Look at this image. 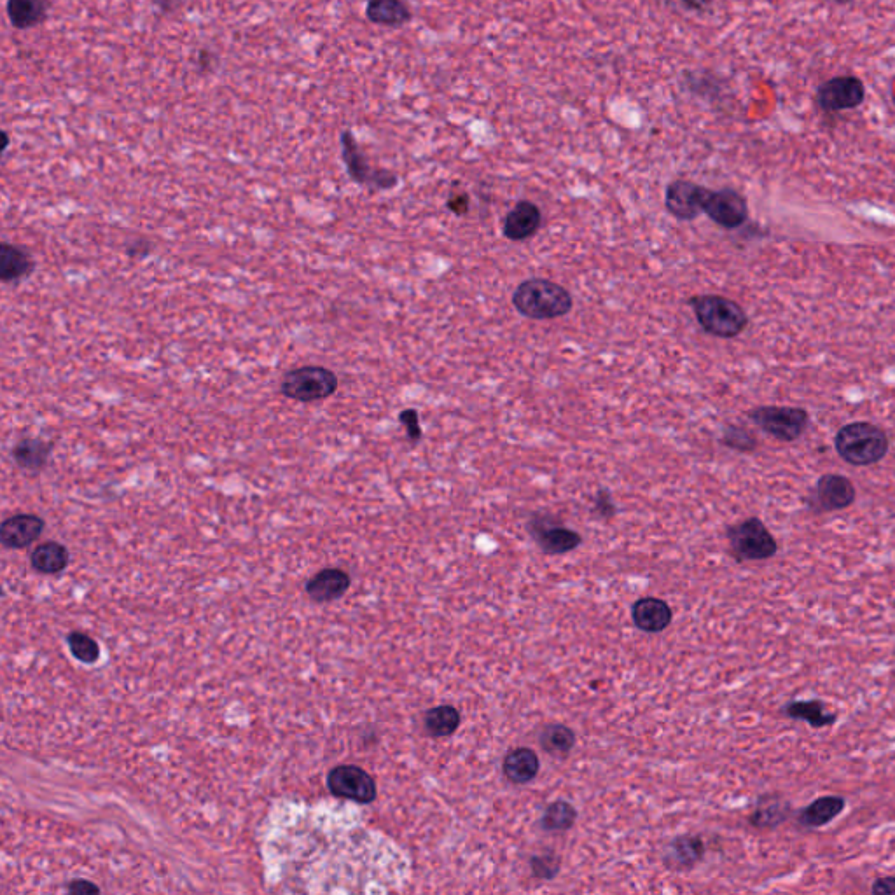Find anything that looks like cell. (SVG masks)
Instances as JSON below:
<instances>
[{
  "instance_id": "obj_35",
  "label": "cell",
  "mask_w": 895,
  "mask_h": 895,
  "mask_svg": "<svg viewBox=\"0 0 895 895\" xmlns=\"http://www.w3.org/2000/svg\"><path fill=\"white\" fill-rule=\"evenodd\" d=\"M595 513L602 518H612L616 514V506L612 500L611 493L607 490H600L595 497Z\"/></svg>"
},
{
  "instance_id": "obj_20",
  "label": "cell",
  "mask_w": 895,
  "mask_h": 895,
  "mask_svg": "<svg viewBox=\"0 0 895 895\" xmlns=\"http://www.w3.org/2000/svg\"><path fill=\"white\" fill-rule=\"evenodd\" d=\"M633 621L642 632L660 633L672 623V609L660 598H642L632 609Z\"/></svg>"
},
{
  "instance_id": "obj_31",
  "label": "cell",
  "mask_w": 895,
  "mask_h": 895,
  "mask_svg": "<svg viewBox=\"0 0 895 895\" xmlns=\"http://www.w3.org/2000/svg\"><path fill=\"white\" fill-rule=\"evenodd\" d=\"M67 642L72 656L84 665H95L100 658V646L97 640L86 633L72 632L67 637Z\"/></svg>"
},
{
  "instance_id": "obj_22",
  "label": "cell",
  "mask_w": 895,
  "mask_h": 895,
  "mask_svg": "<svg viewBox=\"0 0 895 895\" xmlns=\"http://www.w3.org/2000/svg\"><path fill=\"white\" fill-rule=\"evenodd\" d=\"M366 18L378 27H404L413 20L410 6L404 0H368Z\"/></svg>"
},
{
  "instance_id": "obj_43",
  "label": "cell",
  "mask_w": 895,
  "mask_h": 895,
  "mask_svg": "<svg viewBox=\"0 0 895 895\" xmlns=\"http://www.w3.org/2000/svg\"><path fill=\"white\" fill-rule=\"evenodd\" d=\"M836 2H848V0H836Z\"/></svg>"
},
{
  "instance_id": "obj_15",
  "label": "cell",
  "mask_w": 895,
  "mask_h": 895,
  "mask_svg": "<svg viewBox=\"0 0 895 895\" xmlns=\"http://www.w3.org/2000/svg\"><path fill=\"white\" fill-rule=\"evenodd\" d=\"M541 209L534 202L521 200L516 203L504 221V236L511 242H525L528 238L537 235L541 228Z\"/></svg>"
},
{
  "instance_id": "obj_38",
  "label": "cell",
  "mask_w": 895,
  "mask_h": 895,
  "mask_svg": "<svg viewBox=\"0 0 895 895\" xmlns=\"http://www.w3.org/2000/svg\"><path fill=\"white\" fill-rule=\"evenodd\" d=\"M70 894H98L100 887L90 880H74L67 885Z\"/></svg>"
},
{
  "instance_id": "obj_32",
  "label": "cell",
  "mask_w": 895,
  "mask_h": 895,
  "mask_svg": "<svg viewBox=\"0 0 895 895\" xmlns=\"http://www.w3.org/2000/svg\"><path fill=\"white\" fill-rule=\"evenodd\" d=\"M721 445L728 446L729 450L740 451V453H752L757 448V439L752 432L743 429L740 425H728L722 431Z\"/></svg>"
},
{
  "instance_id": "obj_21",
  "label": "cell",
  "mask_w": 895,
  "mask_h": 895,
  "mask_svg": "<svg viewBox=\"0 0 895 895\" xmlns=\"http://www.w3.org/2000/svg\"><path fill=\"white\" fill-rule=\"evenodd\" d=\"M792 815V806L787 799L775 794H764L757 799L754 812L750 813V826L757 829H775L782 826Z\"/></svg>"
},
{
  "instance_id": "obj_17",
  "label": "cell",
  "mask_w": 895,
  "mask_h": 895,
  "mask_svg": "<svg viewBox=\"0 0 895 895\" xmlns=\"http://www.w3.org/2000/svg\"><path fill=\"white\" fill-rule=\"evenodd\" d=\"M350 583L352 581L345 570L331 567V569L320 570L312 579H308L305 590L313 602L327 604V602H334V600L343 597L350 588Z\"/></svg>"
},
{
  "instance_id": "obj_26",
  "label": "cell",
  "mask_w": 895,
  "mask_h": 895,
  "mask_svg": "<svg viewBox=\"0 0 895 895\" xmlns=\"http://www.w3.org/2000/svg\"><path fill=\"white\" fill-rule=\"evenodd\" d=\"M539 757L534 750L527 747L514 749L504 759V773L513 784H528L539 773Z\"/></svg>"
},
{
  "instance_id": "obj_19",
  "label": "cell",
  "mask_w": 895,
  "mask_h": 895,
  "mask_svg": "<svg viewBox=\"0 0 895 895\" xmlns=\"http://www.w3.org/2000/svg\"><path fill=\"white\" fill-rule=\"evenodd\" d=\"M847 801L843 796H822L812 801L810 805H806L803 810H799L798 822L799 826L806 829H820L826 827L838 819L841 813L845 812Z\"/></svg>"
},
{
  "instance_id": "obj_11",
  "label": "cell",
  "mask_w": 895,
  "mask_h": 895,
  "mask_svg": "<svg viewBox=\"0 0 895 895\" xmlns=\"http://www.w3.org/2000/svg\"><path fill=\"white\" fill-rule=\"evenodd\" d=\"M528 532L532 534L535 542L539 544V548L548 553V555H563L569 553L581 544V535L570 530V528L562 527L558 521L553 520L551 516H534L528 523Z\"/></svg>"
},
{
  "instance_id": "obj_9",
  "label": "cell",
  "mask_w": 895,
  "mask_h": 895,
  "mask_svg": "<svg viewBox=\"0 0 895 895\" xmlns=\"http://www.w3.org/2000/svg\"><path fill=\"white\" fill-rule=\"evenodd\" d=\"M703 214H707L721 228H742L749 219V205L735 189H721V191L708 189Z\"/></svg>"
},
{
  "instance_id": "obj_3",
  "label": "cell",
  "mask_w": 895,
  "mask_h": 895,
  "mask_svg": "<svg viewBox=\"0 0 895 895\" xmlns=\"http://www.w3.org/2000/svg\"><path fill=\"white\" fill-rule=\"evenodd\" d=\"M689 306L701 329L715 338L733 340L749 326V315L733 299L703 294L689 299Z\"/></svg>"
},
{
  "instance_id": "obj_10",
  "label": "cell",
  "mask_w": 895,
  "mask_h": 895,
  "mask_svg": "<svg viewBox=\"0 0 895 895\" xmlns=\"http://www.w3.org/2000/svg\"><path fill=\"white\" fill-rule=\"evenodd\" d=\"M855 497L854 483L847 476L824 474L815 485L810 507L817 513H834L852 506Z\"/></svg>"
},
{
  "instance_id": "obj_36",
  "label": "cell",
  "mask_w": 895,
  "mask_h": 895,
  "mask_svg": "<svg viewBox=\"0 0 895 895\" xmlns=\"http://www.w3.org/2000/svg\"><path fill=\"white\" fill-rule=\"evenodd\" d=\"M125 252L135 259H144L153 252V243L146 238H135L132 242H126Z\"/></svg>"
},
{
  "instance_id": "obj_13",
  "label": "cell",
  "mask_w": 895,
  "mask_h": 895,
  "mask_svg": "<svg viewBox=\"0 0 895 895\" xmlns=\"http://www.w3.org/2000/svg\"><path fill=\"white\" fill-rule=\"evenodd\" d=\"M708 189L700 184L677 179L668 184L665 191V207L679 221H693L703 214V205L707 200Z\"/></svg>"
},
{
  "instance_id": "obj_39",
  "label": "cell",
  "mask_w": 895,
  "mask_h": 895,
  "mask_svg": "<svg viewBox=\"0 0 895 895\" xmlns=\"http://www.w3.org/2000/svg\"><path fill=\"white\" fill-rule=\"evenodd\" d=\"M196 65L202 72H212L217 67V56L209 49H202L196 56Z\"/></svg>"
},
{
  "instance_id": "obj_34",
  "label": "cell",
  "mask_w": 895,
  "mask_h": 895,
  "mask_svg": "<svg viewBox=\"0 0 895 895\" xmlns=\"http://www.w3.org/2000/svg\"><path fill=\"white\" fill-rule=\"evenodd\" d=\"M558 869H560V861L556 855H539L532 859V871L541 880L553 878L558 873Z\"/></svg>"
},
{
  "instance_id": "obj_30",
  "label": "cell",
  "mask_w": 895,
  "mask_h": 895,
  "mask_svg": "<svg viewBox=\"0 0 895 895\" xmlns=\"http://www.w3.org/2000/svg\"><path fill=\"white\" fill-rule=\"evenodd\" d=\"M703 854H705V843L700 836H680L673 841V855L680 866L693 868L694 864L703 859Z\"/></svg>"
},
{
  "instance_id": "obj_29",
  "label": "cell",
  "mask_w": 895,
  "mask_h": 895,
  "mask_svg": "<svg viewBox=\"0 0 895 895\" xmlns=\"http://www.w3.org/2000/svg\"><path fill=\"white\" fill-rule=\"evenodd\" d=\"M577 810L569 801H555L546 808L542 817V827L548 831H567L576 824Z\"/></svg>"
},
{
  "instance_id": "obj_33",
  "label": "cell",
  "mask_w": 895,
  "mask_h": 895,
  "mask_svg": "<svg viewBox=\"0 0 895 895\" xmlns=\"http://www.w3.org/2000/svg\"><path fill=\"white\" fill-rule=\"evenodd\" d=\"M399 422H401V425L406 429V434H408V439H410L411 445H417L418 441L424 436L422 427H420L418 411L415 410V408H408V410L401 411V413H399Z\"/></svg>"
},
{
  "instance_id": "obj_4",
  "label": "cell",
  "mask_w": 895,
  "mask_h": 895,
  "mask_svg": "<svg viewBox=\"0 0 895 895\" xmlns=\"http://www.w3.org/2000/svg\"><path fill=\"white\" fill-rule=\"evenodd\" d=\"M340 380L334 371L324 366H301L289 369L280 380V394L296 403L312 404L326 401L336 394Z\"/></svg>"
},
{
  "instance_id": "obj_12",
  "label": "cell",
  "mask_w": 895,
  "mask_h": 895,
  "mask_svg": "<svg viewBox=\"0 0 895 895\" xmlns=\"http://www.w3.org/2000/svg\"><path fill=\"white\" fill-rule=\"evenodd\" d=\"M866 88L861 79L854 76L834 77L822 84L817 95L820 109L826 112H841L855 109L864 102Z\"/></svg>"
},
{
  "instance_id": "obj_27",
  "label": "cell",
  "mask_w": 895,
  "mask_h": 895,
  "mask_svg": "<svg viewBox=\"0 0 895 895\" xmlns=\"http://www.w3.org/2000/svg\"><path fill=\"white\" fill-rule=\"evenodd\" d=\"M425 731L434 738H445L457 731L460 726V714L451 705L431 708L424 717Z\"/></svg>"
},
{
  "instance_id": "obj_1",
  "label": "cell",
  "mask_w": 895,
  "mask_h": 895,
  "mask_svg": "<svg viewBox=\"0 0 895 895\" xmlns=\"http://www.w3.org/2000/svg\"><path fill=\"white\" fill-rule=\"evenodd\" d=\"M513 306L532 320L562 319L574 308V299L563 285L548 278H528L513 292Z\"/></svg>"
},
{
  "instance_id": "obj_40",
  "label": "cell",
  "mask_w": 895,
  "mask_h": 895,
  "mask_svg": "<svg viewBox=\"0 0 895 895\" xmlns=\"http://www.w3.org/2000/svg\"><path fill=\"white\" fill-rule=\"evenodd\" d=\"M871 892L876 895L895 894V876H883V878H878V880L873 883Z\"/></svg>"
},
{
  "instance_id": "obj_24",
  "label": "cell",
  "mask_w": 895,
  "mask_h": 895,
  "mask_svg": "<svg viewBox=\"0 0 895 895\" xmlns=\"http://www.w3.org/2000/svg\"><path fill=\"white\" fill-rule=\"evenodd\" d=\"M69 562V549L56 541L42 542L30 555L32 569L46 576L60 574L69 567Z\"/></svg>"
},
{
  "instance_id": "obj_6",
  "label": "cell",
  "mask_w": 895,
  "mask_h": 895,
  "mask_svg": "<svg viewBox=\"0 0 895 895\" xmlns=\"http://www.w3.org/2000/svg\"><path fill=\"white\" fill-rule=\"evenodd\" d=\"M749 418L761 431L782 443L801 438L810 425L808 411L794 406H759L749 411Z\"/></svg>"
},
{
  "instance_id": "obj_8",
  "label": "cell",
  "mask_w": 895,
  "mask_h": 895,
  "mask_svg": "<svg viewBox=\"0 0 895 895\" xmlns=\"http://www.w3.org/2000/svg\"><path fill=\"white\" fill-rule=\"evenodd\" d=\"M327 789L334 798L348 799L359 805H369L378 796L375 778L355 764H340L329 771Z\"/></svg>"
},
{
  "instance_id": "obj_37",
  "label": "cell",
  "mask_w": 895,
  "mask_h": 895,
  "mask_svg": "<svg viewBox=\"0 0 895 895\" xmlns=\"http://www.w3.org/2000/svg\"><path fill=\"white\" fill-rule=\"evenodd\" d=\"M446 207H448V210L453 212L455 216H465V214L469 212V196L464 195V193H455V195H451L450 198H448Z\"/></svg>"
},
{
  "instance_id": "obj_18",
  "label": "cell",
  "mask_w": 895,
  "mask_h": 895,
  "mask_svg": "<svg viewBox=\"0 0 895 895\" xmlns=\"http://www.w3.org/2000/svg\"><path fill=\"white\" fill-rule=\"evenodd\" d=\"M35 270V259L25 247L16 243H0V280L4 284H16L30 277Z\"/></svg>"
},
{
  "instance_id": "obj_28",
  "label": "cell",
  "mask_w": 895,
  "mask_h": 895,
  "mask_svg": "<svg viewBox=\"0 0 895 895\" xmlns=\"http://www.w3.org/2000/svg\"><path fill=\"white\" fill-rule=\"evenodd\" d=\"M541 745L549 754H569L576 745V733L563 724H553L542 731Z\"/></svg>"
},
{
  "instance_id": "obj_16",
  "label": "cell",
  "mask_w": 895,
  "mask_h": 895,
  "mask_svg": "<svg viewBox=\"0 0 895 895\" xmlns=\"http://www.w3.org/2000/svg\"><path fill=\"white\" fill-rule=\"evenodd\" d=\"M53 448L55 445L48 443L46 439L27 436V438H21L11 448V457L21 471L37 476V474L46 471L51 455H53Z\"/></svg>"
},
{
  "instance_id": "obj_7",
  "label": "cell",
  "mask_w": 895,
  "mask_h": 895,
  "mask_svg": "<svg viewBox=\"0 0 895 895\" xmlns=\"http://www.w3.org/2000/svg\"><path fill=\"white\" fill-rule=\"evenodd\" d=\"M341 160L347 167L352 181L366 188L389 191L399 184V177L385 168H375L369 163L366 154L362 153L352 130L341 133Z\"/></svg>"
},
{
  "instance_id": "obj_25",
  "label": "cell",
  "mask_w": 895,
  "mask_h": 895,
  "mask_svg": "<svg viewBox=\"0 0 895 895\" xmlns=\"http://www.w3.org/2000/svg\"><path fill=\"white\" fill-rule=\"evenodd\" d=\"M782 714L792 721L806 722L815 729L829 728L838 721V715L827 712L826 705L820 700L789 701L782 708Z\"/></svg>"
},
{
  "instance_id": "obj_14",
  "label": "cell",
  "mask_w": 895,
  "mask_h": 895,
  "mask_svg": "<svg viewBox=\"0 0 895 895\" xmlns=\"http://www.w3.org/2000/svg\"><path fill=\"white\" fill-rule=\"evenodd\" d=\"M46 521L37 514H14L0 525V542L7 549H25L39 541Z\"/></svg>"
},
{
  "instance_id": "obj_2",
  "label": "cell",
  "mask_w": 895,
  "mask_h": 895,
  "mask_svg": "<svg viewBox=\"0 0 895 895\" xmlns=\"http://www.w3.org/2000/svg\"><path fill=\"white\" fill-rule=\"evenodd\" d=\"M834 448L847 464L868 467L887 457L890 441L882 427L869 422H852L836 432Z\"/></svg>"
},
{
  "instance_id": "obj_5",
  "label": "cell",
  "mask_w": 895,
  "mask_h": 895,
  "mask_svg": "<svg viewBox=\"0 0 895 895\" xmlns=\"http://www.w3.org/2000/svg\"><path fill=\"white\" fill-rule=\"evenodd\" d=\"M731 555L738 562H763L778 553V542L759 518H747L728 528Z\"/></svg>"
},
{
  "instance_id": "obj_42",
  "label": "cell",
  "mask_w": 895,
  "mask_h": 895,
  "mask_svg": "<svg viewBox=\"0 0 895 895\" xmlns=\"http://www.w3.org/2000/svg\"><path fill=\"white\" fill-rule=\"evenodd\" d=\"M679 2L689 11H705L707 7L712 6L714 0H679Z\"/></svg>"
},
{
  "instance_id": "obj_23",
  "label": "cell",
  "mask_w": 895,
  "mask_h": 895,
  "mask_svg": "<svg viewBox=\"0 0 895 895\" xmlns=\"http://www.w3.org/2000/svg\"><path fill=\"white\" fill-rule=\"evenodd\" d=\"M6 13L18 30L39 27L48 18V0H7Z\"/></svg>"
},
{
  "instance_id": "obj_41",
  "label": "cell",
  "mask_w": 895,
  "mask_h": 895,
  "mask_svg": "<svg viewBox=\"0 0 895 895\" xmlns=\"http://www.w3.org/2000/svg\"><path fill=\"white\" fill-rule=\"evenodd\" d=\"M161 13H174L181 7L182 0H151Z\"/></svg>"
}]
</instances>
